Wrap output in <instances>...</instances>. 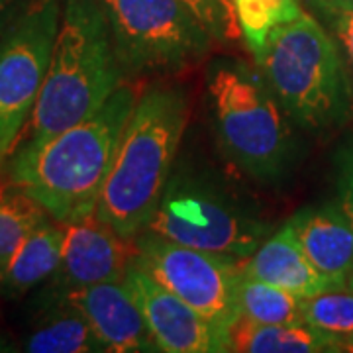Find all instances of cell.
I'll return each instance as SVG.
<instances>
[{
    "instance_id": "cell-14",
    "label": "cell",
    "mask_w": 353,
    "mask_h": 353,
    "mask_svg": "<svg viewBox=\"0 0 353 353\" xmlns=\"http://www.w3.org/2000/svg\"><path fill=\"white\" fill-rule=\"evenodd\" d=\"M240 271L248 277L289 290L301 299L341 289V285L322 275L308 259L289 222L267 236L263 243L241 261Z\"/></svg>"
},
{
    "instance_id": "cell-8",
    "label": "cell",
    "mask_w": 353,
    "mask_h": 353,
    "mask_svg": "<svg viewBox=\"0 0 353 353\" xmlns=\"http://www.w3.org/2000/svg\"><path fill=\"white\" fill-rule=\"evenodd\" d=\"M61 22V0H30L0 39V161L36 110Z\"/></svg>"
},
{
    "instance_id": "cell-15",
    "label": "cell",
    "mask_w": 353,
    "mask_h": 353,
    "mask_svg": "<svg viewBox=\"0 0 353 353\" xmlns=\"http://www.w3.org/2000/svg\"><path fill=\"white\" fill-rule=\"evenodd\" d=\"M63 245V226L43 220L16 248L6 265L0 269V294L18 301L39 283L55 275Z\"/></svg>"
},
{
    "instance_id": "cell-22",
    "label": "cell",
    "mask_w": 353,
    "mask_h": 353,
    "mask_svg": "<svg viewBox=\"0 0 353 353\" xmlns=\"http://www.w3.org/2000/svg\"><path fill=\"white\" fill-rule=\"evenodd\" d=\"M306 6L334 38L353 83V0H306Z\"/></svg>"
},
{
    "instance_id": "cell-26",
    "label": "cell",
    "mask_w": 353,
    "mask_h": 353,
    "mask_svg": "<svg viewBox=\"0 0 353 353\" xmlns=\"http://www.w3.org/2000/svg\"><path fill=\"white\" fill-rule=\"evenodd\" d=\"M347 285H350V287H352V289H353V277L350 279V283H347Z\"/></svg>"
},
{
    "instance_id": "cell-3",
    "label": "cell",
    "mask_w": 353,
    "mask_h": 353,
    "mask_svg": "<svg viewBox=\"0 0 353 353\" xmlns=\"http://www.w3.org/2000/svg\"><path fill=\"white\" fill-rule=\"evenodd\" d=\"M124 79L101 0H61L50 71L26 145H38L92 116Z\"/></svg>"
},
{
    "instance_id": "cell-21",
    "label": "cell",
    "mask_w": 353,
    "mask_h": 353,
    "mask_svg": "<svg viewBox=\"0 0 353 353\" xmlns=\"http://www.w3.org/2000/svg\"><path fill=\"white\" fill-rule=\"evenodd\" d=\"M234 4L241 34L252 53L263 46L277 26L292 22L304 14L296 0H234Z\"/></svg>"
},
{
    "instance_id": "cell-4",
    "label": "cell",
    "mask_w": 353,
    "mask_h": 353,
    "mask_svg": "<svg viewBox=\"0 0 353 353\" xmlns=\"http://www.w3.org/2000/svg\"><path fill=\"white\" fill-rule=\"evenodd\" d=\"M253 57L294 126L322 134L350 120L352 79L334 38L312 14L277 26Z\"/></svg>"
},
{
    "instance_id": "cell-9",
    "label": "cell",
    "mask_w": 353,
    "mask_h": 353,
    "mask_svg": "<svg viewBox=\"0 0 353 353\" xmlns=\"http://www.w3.org/2000/svg\"><path fill=\"white\" fill-rule=\"evenodd\" d=\"M134 261L165 289L230 332L240 320V263L210 252L181 245L143 230L134 240Z\"/></svg>"
},
{
    "instance_id": "cell-13",
    "label": "cell",
    "mask_w": 353,
    "mask_h": 353,
    "mask_svg": "<svg viewBox=\"0 0 353 353\" xmlns=\"http://www.w3.org/2000/svg\"><path fill=\"white\" fill-rule=\"evenodd\" d=\"M289 224L316 269L345 287L353 277V224L340 202L306 206Z\"/></svg>"
},
{
    "instance_id": "cell-6",
    "label": "cell",
    "mask_w": 353,
    "mask_h": 353,
    "mask_svg": "<svg viewBox=\"0 0 353 353\" xmlns=\"http://www.w3.org/2000/svg\"><path fill=\"white\" fill-rule=\"evenodd\" d=\"M145 230L165 240L236 261L252 255L271 232V222L214 171H173Z\"/></svg>"
},
{
    "instance_id": "cell-17",
    "label": "cell",
    "mask_w": 353,
    "mask_h": 353,
    "mask_svg": "<svg viewBox=\"0 0 353 353\" xmlns=\"http://www.w3.org/2000/svg\"><path fill=\"white\" fill-rule=\"evenodd\" d=\"M26 352L32 353H92L106 352L85 314L65 294L41 316L28 336Z\"/></svg>"
},
{
    "instance_id": "cell-5",
    "label": "cell",
    "mask_w": 353,
    "mask_h": 353,
    "mask_svg": "<svg viewBox=\"0 0 353 353\" xmlns=\"http://www.w3.org/2000/svg\"><path fill=\"white\" fill-rule=\"evenodd\" d=\"M206 90L216 139L228 161L259 183L285 181L299 159L294 122L257 67L234 57L214 59Z\"/></svg>"
},
{
    "instance_id": "cell-10",
    "label": "cell",
    "mask_w": 353,
    "mask_h": 353,
    "mask_svg": "<svg viewBox=\"0 0 353 353\" xmlns=\"http://www.w3.org/2000/svg\"><path fill=\"white\" fill-rule=\"evenodd\" d=\"M124 283L132 290L159 352H232L230 332L218 328L190 304L165 289L134 261V257L128 265Z\"/></svg>"
},
{
    "instance_id": "cell-25",
    "label": "cell",
    "mask_w": 353,
    "mask_h": 353,
    "mask_svg": "<svg viewBox=\"0 0 353 353\" xmlns=\"http://www.w3.org/2000/svg\"><path fill=\"white\" fill-rule=\"evenodd\" d=\"M30 0H0V39L24 12Z\"/></svg>"
},
{
    "instance_id": "cell-18",
    "label": "cell",
    "mask_w": 353,
    "mask_h": 353,
    "mask_svg": "<svg viewBox=\"0 0 353 353\" xmlns=\"http://www.w3.org/2000/svg\"><path fill=\"white\" fill-rule=\"evenodd\" d=\"M238 308L241 318L257 324H301L304 322V299L240 271Z\"/></svg>"
},
{
    "instance_id": "cell-24",
    "label": "cell",
    "mask_w": 353,
    "mask_h": 353,
    "mask_svg": "<svg viewBox=\"0 0 353 353\" xmlns=\"http://www.w3.org/2000/svg\"><path fill=\"white\" fill-rule=\"evenodd\" d=\"M334 183L341 208L353 224V134L341 141L334 153Z\"/></svg>"
},
{
    "instance_id": "cell-11",
    "label": "cell",
    "mask_w": 353,
    "mask_h": 353,
    "mask_svg": "<svg viewBox=\"0 0 353 353\" xmlns=\"http://www.w3.org/2000/svg\"><path fill=\"white\" fill-rule=\"evenodd\" d=\"M63 226L61 259L55 271L59 292L83 289L104 281H122L134 252L97 212L81 216Z\"/></svg>"
},
{
    "instance_id": "cell-20",
    "label": "cell",
    "mask_w": 353,
    "mask_h": 353,
    "mask_svg": "<svg viewBox=\"0 0 353 353\" xmlns=\"http://www.w3.org/2000/svg\"><path fill=\"white\" fill-rule=\"evenodd\" d=\"M304 322L340 341L343 352L353 350V289L326 290L304 299Z\"/></svg>"
},
{
    "instance_id": "cell-7",
    "label": "cell",
    "mask_w": 353,
    "mask_h": 353,
    "mask_svg": "<svg viewBox=\"0 0 353 353\" xmlns=\"http://www.w3.org/2000/svg\"><path fill=\"white\" fill-rule=\"evenodd\" d=\"M126 77L181 73L214 38L181 0H101Z\"/></svg>"
},
{
    "instance_id": "cell-12",
    "label": "cell",
    "mask_w": 353,
    "mask_h": 353,
    "mask_svg": "<svg viewBox=\"0 0 353 353\" xmlns=\"http://www.w3.org/2000/svg\"><path fill=\"white\" fill-rule=\"evenodd\" d=\"M59 294H65L85 314L106 352H159L124 279L104 281Z\"/></svg>"
},
{
    "instance_id": "cell-1",
    "label": "cell",
    "mask_w": 353,
    "mask_h": 353,
    "mask_svg": "<svg viewBox=\"0 0 353 353\" xmlns=\"http://www.w3.org/2000/svg\"><path fill=\"white\" fill-rule=\"evenodd\" d=\"M136 102L134 87L124 83L83 122L38 145H24L10 163L12 183L59 224L97 212Z\"/></svg>"
},
{
    "instance_id": "cell-19",
    "label": "cell",
    "mask_w": 353,
    "mask_h": 353,
    "mask_svg": "<svg viewBox=\"0 0 353 353\" xmlns=\"http://www.w3.org/2000/svg\"><path fill=\"white\" fill-rule=\"evenodd\" d=\"M48 212L18 185L0 187V269L26 236L48 220Z\"/></svg>"
},
{
    "instance_id": "cell-16",
    "label": "cell",
    "mask_w": 353,
    "mask_h": 353,
    "mask_svg": "<svg viewBox=\"0 0 353 353\" xmlns=\"http://www.w3.org/2000/svg\"><path fill=\"white\" fill-rule=\"evenodd\" d=\"M232 352L248 353H324L343 352L336 338L301 324H257L241 318L230 330Z\"/></svg>"
},
{
    "instance_id": "cell-2",
    "label": "cell",
    "mask_w": 353,
    "mask_h": 353,
    "mask_svg": "<svg viewBox=\"0 0 353 353\" xmlns=\"http://www.w3.org/2000/svg\"><path fill=\"white\" fill-rule=\"evenodd\" d=\"M189 101L176 87L143 90L122 134L97 214L118 236L134 241L155 214L189 124Z\"/></svg>"
},
{
    "instance_id": "cell-23",
    "label": "cell",
    "mask_w": 353,
    "mask_h": 353,
    "mask_svg": "<svg viewBox=\"0 0 353 353\" xmlns=\"http://www.w3.org/2000/svg\"><path fill=\"white\" fill-rule=\"evenodd\" d=\"M201 24L208 30L214 41H236L240 39L241 26L234 0H181Z\"/></svg>"
}]
</instances>
